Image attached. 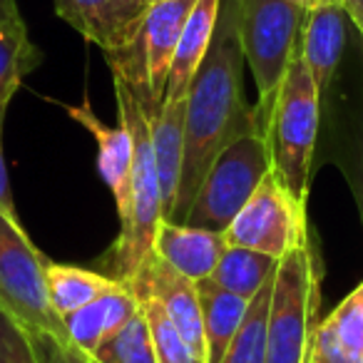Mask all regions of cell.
<instances>
[{
    "mask_svg": "<svg viewBox=\"0 0 363 363\" xmlns=\"http://www.w3.org/2000/svg\"><path fill=\"white\" fill-rule=\"evenodd\" d=\"M244 65L237 0H222L212 48L187 92L184 167L169 222H184L207 169L232 142L262 135L257 107L244 97Z\"/></svg>",
    "mask_w": 363,
    "mask_h": 363,
    "instance_id": "6da1fadb",
    "label": "cell"
},
{
    "mask_svg": "<svg viewBox=\"0 0 363 363\" xmlns=\"http://www.w3.org/2000/svg\"><path fill=\"white\" fill-rule=\"evenodd\" d=\"M112 87L117 100V117L132 137V172H130V202L120 217V237L115 242L112 277L130 284L155 257V239L160 224L167 219L164 194H162L157 157L152 147L150 115L152 110L142 102L135 87L122 75L112 72Z\"/></svg>",
    "mask_w": 363,
    "mask_h": 363,
    "instance_id": "7a4b0ae2",
    "label": "cell"
},
{
    "mask_svg": "<svg viewBox=\"0 0 363 363\" xmlns=\"http://www.w3.org/2000/svg\"><path fill=\"white\" fill-rule=\"evenodd\" d=\"M318 110L321 92L306 62L296 52L281 80L262 135L267 137L274 174L303 204L308 197V177L316 150Z\"/></svg>",
    "mask_w": 363,
    "mask_h": 363,
    "instance_id": "3957f363",
    "label": "cell"
},
{
    "mask_svg": "<svg viewBox=\"0 0 363 363\" xmlns=\"http://www.w3.org/2000/svg\"><path fill=\"white\" fill-rule=\"evenodd\" d=\"M306 13L286 0H237L239 43L244 62L257 82V115L262 132L284 75L298 52L296 40L301 38Z\"/></svg>",
    "mask_w": 363,
    "mask_h": 363,
    "instance_id": "277c9868",
    "label": "cell"
},
{
    "mask_svg": "<svg viewBox=\"0 0 363 363\" xmlns=\"http://www.w3.org/2000/svg\"><path fill=\"white\" fill-rule=\"evenodd\" d=\"M45 264L21 219L0 212V306L35 338L70 343L65 323L48 298Z\"/></svg>",
    "mask_w": 363,
    "mask_h": 363,
    "instance_id": "5b68a950",
    "label": "cell"
},
{
    "mask_svg": "<svg viewBox=\"0 0 363 363\" xmlns=\"http://www.w3.org/2000/svg\"><path fill=\"white\" fill-rule=\"evenodd\" d=\"M318 272L311 242L279 262L269 306L267 363H306L316 333Z\"/></svg>",
    "mask_w": 363,
    "mask_h": 363,
    "instance_id": "8992f818",
    "label": "cell"
},
{
    "mask_svg": "<svg viewBox=\"0 0 363 363\" xmlns=\"http://www.w3.org/2000/svg\"><path fill=\"white\" fill-rule=\"evenodd\" d=\"M272 172V155L264 135H247L232 142L204 174L192 207L182 224L227 232L264 177Z\"/></svg>",
    "mask_w": 363,
    "mask_h": 363,
    "instance_id": "52a82bcc",
    "label": "cell"
},
{
    "mask_svg": "<svg viewBox=\"0 0 363 363\" xmlns=\"http://www.w3.org/2000/svg\"><path fill=\"white\" fill-rule=\"evenodd\" d=\"M224 237L229 247L252 249L281 262L289 252L308 242L306 204L298 202L272 169L227 227Z\"/></svg>",
    "mask_w": 363,
    "mask_h": 363,
    "instance_id": "ba28073f",
    "label": "cell"
},
{
    "mask_svg": "<svg viewBox=\"0 0 363 363\" xmlns=\"http://www.w3.org/2000/svg\"><path fill=\"white\" fill-rule=\"evenodd\" d=\"M147 0H55V13L102 52L125 50L135 43Z\"/></svg>",
    "mask_w": 363,
    "mask_h": 363,
    "instance_id": "9c48e42d",
    "label": "cell"
},
{
    "mask_svg": "<svg viewBox=\"0 0 363 363\" xmlns=\"http://www.w3.org/2000/svg\"><path fill=\"white\" fill-rule=\"evenodd\" d=\"M127 286L145 289L147 294L157 298L169 321L182 331V336L192 343V348L202 358H207V338H204V318H202V301H199L197 281L182 277L179 272L162 262L160 257H152L142 267V272L132 279Z\"/></svg>",
    "mask_w": 363,
    "mask_h": 363,
    "instance_id": "30bf717a",
    "label": "cell"
},
{
    "mask_svg": "<svg viewBox=\"0 0 363 363\" xmlns=\"http://www.w3.org/2000/svg\"><path fill=\"white\" fill-rule=\"evenodd\" d=\"M67 112L70 120H75L80 127H85L97 145V169H100L102 182L112 192L117 204V214L127 212L130 202V172H132V137L122 122L107 125L95 115L90 100L82 102H55Z\"/></svg>",
    "mask_w": 363,
    "mask_h": 363,
    "instance_id": "8fae6325",
    "label": "cell"
},
{
    "mask_svg": "<svg viewBox=\"0 0 363 363\" xmlns=\"http://www.w3.org/2000/svg\"><path fill=\"white\" fill-rule=\"evenodd\" d=\"M227 247L224 232H209V229L164 219L157 229L155 257L167 262L182 277L199 284L212 277Z\"/></svg>",
    "mask_w": 363,
    "mask_h": 363,
    "instance_id": "7c38bea8",
    "label": "cell"
},
{
    "mask_svg": "<svg viewBox=\"0 0 363 363\" xmlns=\"http://www.w3.org/2000/svg\"><path fill=\"white\" fill-rule=\"evenodd\" d=\"M343 43H346V11L341 6H316L306 13L298 55L306 62L321 95L333 80Z\"/></svg>",
    "mask_w": 363,
    "mask_h": 363,
    "instance_id": "4fadbf2b",
    "label": "cell"
},
{
    "mask_svg": "<svg viewBox=\"0 0 363 363\" xmlns=\"http://www.w3.org/2000/svg\"><path fill=\"white\" fill-rule=\"evenodd\" d=\"M137 311H140L137 294L127 284H120L117 289L102 294L100 298L65 316L62 323H65L67 338L72 346L82 353H92L112 333L120 331Z\"/></svg>",
    "mask_w": 363,
    "mask_h": 363,
    "instance_id": "5bb4252c",
    "label": "cell"
},
{
    "mask_svg": "<svg viewBox=\"0 0 363 363\" xmlns=\"http://www.w3.org/2000/svg\"><path fill=\"white\" fill-rule=\"evenodd\" d=\"M219 13H222V0H197L194 3L192 13L187 18V26L182 30L177 55L172 60L169 80H167L162 102H174L187 97L194 75H197L199 65L204 62L209 48H212Z\"/></svg>",
    "mask_w": 363,
    "mask_h": 363,
    "instance_id": "9a60e30c",
    "label": "cell"
},
{
    "mask_svg": "<svg viewBox=\"0 0 363 363\" xmlns=\"http://www.w3.org/2000/svg\"><path fill=\"white\" fill-rule=\"evenodd\" d=\"M184 120H187V97L174 102H162L150 115L152 147L157 157L162 194H164L167 219H172L179 194L182 167H184Z\"/></svg>",
    "mask_w": 363,
    "mask_h": 363,
    "instance_id": "2e32d148",
    "label": "cell"
},
{
    "mask_svg": "<svg viewBox=\"0 0 363 363\" xmlns=\"http://www.w3.org/2000/svg\"><path fill=\"white\" fill-rule=\"evenodd\" d=\"M45 284H48V298H50L52 311L60 318H65L70 313H75L77 308L100 298L102 294L117 289L122 281H117L110 274H97L90 272V269L57 264L48 259Z\"/></svg>",
    "mask_w": 363,
    "mask_h": 363,
    "instance_id": "e0dca14e",
    "label": "cell"
},
{
    "mask_svg": "<svg viewBox=\"0 0 363 363\" xmlns=\"http://www.w3.org/2000/svg\"><path fill=\"white\" fill-rule=\"evenodd\" d=\"M199 301H202L204 318V338H207V356L209 363H222L234 333L239 331L247 313L249 301L242 296L217 286L212 279H204L197 284Z\"/></svg>",
    "mask_w": 363,
    "mask_h": 363,
    "instance_id": "ac0fdd59",
    "label": "cell"
},
{
    "mask_svg": "<svg viewBox=\"0 0 363 363\" xmlns=\"http://www.w3.org/2000/svg\"><path fill=\"white\" fill-rule=\"evenodd\" d=\"M43 55L30 43L23 16L0 23V107H8L23 80L40 65Z\"/></svg>",
    "mask_w": 363,
    "mask_h": 363,
    "instance_id": "d6986e66",
    "label": "cell"
},
{
    "mask_svg": "<svg viewBox=\"0 0 363 363\" xmlns=\"http://www.w3.org/2000/svg\"><path fill=\"white\" fill-rule=\"evenodd\" d=\"M277 269H279V259L252 252V249L227 247V252L222 254L217 269H214L209 279L217 286L242 296L244 301H252L277 277Z\"/></svg>",
    "mask_w": 363,
    "mask_h": 363,
    "instance_id": "ffe728a7",
    "label": "cell"
},
{
    "mask_svg": "<svg viewBox=\"0 0 363 363\" xmlns=\"http://www.w3.org/2000/svg\"><path fill=\"white\" fill-rule=\"evenodd\" d=\"M272 291H274V279L249 301L242 326L234 333L222 363H267Z\"/></svg>",
    "mask_w": 363,
    "mask_h": 363,
    "instance_id": "44dd1931",
    "label": "cell"
},
{
    "mask_svg": "<svg viewBox=\"0 0 363 363\" xmlns=\"http://www.w3.org/2000/svg\"><path fill=\"white\" fill-rule=\"evenodd\" d=\"M85 356H90L95 363H157L155 341L142 306L120 331Z\"/></svg>",
    "mask_w": 363,
    "mask_h": 363,
    "instance_id": "7402d4cb",
    "label": "cell"
},
{
    "mask_svg": "<svg viewBox=\"0 0 363 363\" xmlns=\"http://www.w3.org/2000/svg\"><path fill=\"white\" fill-rule=\"evenodd\" d=\"M132 291L140 298V306L147 316V323H150L152 341H155V351H157V363H207V358L199 356L192 348V343L182 336L179 328L169 321L164 308L157 303V298L152 294H147L145 289H132Z\"/></svg>",
    "mask_w": 363,
    "mask_h": 363,
    "instance_id": "603a6c76",
    "label": "cell"
},
{
    "mask_svg": "<svg viewBox=\"0 0 363 363\" xmlns=\"http://www.w3.org/2000/svg\"><path fill=\"white\" fill-rule=\"evenodd\" d=\"M0 363H45L38 341L26 326L0 306Z\"/></svg>",
    "mask_w": 363,
    "mask_h": 363,
    "instance_id": "cb8c5ba5",
    "label": "cell"
},
{
    "mask_svg": "<svg viewBox=\"0 0 363 363\" xmlns=\"http://www.w3.org/2000/svg\"><path fill=\"white\" fill-rule=\"evenodd\" d=\"M326 323L336 333L341 346H346L348 351L363 356V306L356 294L343 298L336 311L326 318Z\"/></svg>",
    "mask_w": 363,
    "mask_h": 363,
    "instance_id": "d4e9b609",
    "label": "cell"
},
{
    "mask_svg": "<svg viewBox=\"0 0 363 363\" xmlns=\"http://www.w3.org/2000/svg\"><path fill=\"white\" fill-rule=\"evenodd\" d=\"M306 363H363V356L341 346V341L331 331V326L326 321H321L316 326V333H313Z\"/></svg>",
    "mask_w": 363,
    "mask_h": 363,
    "instance_id": "484cf974",
    "label": "cell"
},
{
    "mask_svg": "<svg viewBox=\"0 0 363 363\" xmlns=\"http://www.w3.org/2000/svg\"><path fill=\"white\" fill-rule=\"evenodd\" d=\"M38 351L45 363H95L90 356L77 351L72 343H57L52 338H35Z\"/></svg>",
    "mask_w": 363,
    "mask_h": 363,
    "instance_id": "4316f807",
    "label": "cell"
},
{
    "mask_svg": "<svg viewBox=\"0 0 363 363\" xmlns=\"http://www.w3.org/2000/svg\"><path fill=\"white\" fill-rule=\"evenodd\" d=\"M6 112L8 107H0V212L11 219H21L18 217L16 202H13V192H11V177H8V167H6V152H3V127H6Z\"/></svg>",
    "mask_w": 363,
    "mask_h": 363,
    "instance_id": "83f0119b",
    "label": "cell"
},
{
    "mask_svg": "<svg viewBox=\"0 0 363 363\" xmlns=\"http://www.w3.org/2000/svg\"><path fill=\"white\" fill-rule=\"evenodd\" d=\"M341 8L346 11V16L356 23V28L363 35V0H341Z\"/></svg>",
    "mask_w": 363,
    "mask_h": 363,
    "instance_id": "f1b7e54d",
    "label": "cell"
},
{
    "mask_svg": "<svg viewBox=\"0 0 363 363\" xmlns=\"http://www.w3.org/2000/svg\"><path fill=\"white\" fill-rule=\"evenodd\" d=\"M21 16L18 11V0H0V23H6L8 18Z\"/></svg>",
    "mask_w": 363,
    "mask_h": 363,
    "instance_id": "f546056e",
    "label": "cell"
},
{
    "mask_svg": "<svg viewBox=\"0 0 363 363\" xmlns=\"http://www.w3.org/2000/svg\"><path fill=\"white\" fill-rule=\"evenodd\" d=\"M286 3H294V6L303 8V11H311V8H316V6H318L316 0H286Z\"/></svg>",
    "mask_w": 363,
    "mask_h": 363,
    "instance_id": "4dcf8cb0",
    "label": "cell"
},
{
    "mask_svg": "<svg viewBox=\"0 0 363 363\" xmlns=\"http://www.w3.org/2000/svg\"><path fill=\"white\" fill-rule=\"evenodd\" d=\"M318 6H341V0H316Z\"/></svg>",
    "mask_w": 363,
    "mask_h": 363,
    "instance_id": "1f68e13d",
    "label": "cell"
},
{
    "mask_svg": "<svg viewBox=\"0 0 363 363\" xmlns=\"http://www.w3.org/2000/svg\"><path fill=\"white\" fill-rule=\"evenodd\" d=\"M353 294H356V296H358V301H361V306H363V284H361V286H358Z\"/></svg>",
    "mask_w": 363,
    "mask_h": 363,
    "instance_id": "d6a6232c",
    "label": "cell"
},
{
    "mask_svg": "<svg viewBox=\"0 0 363 363\" xmlns=\"http://www.w3.org/2000/svg\"><path fill=\"white\" fill-rule=\"evenodd\" d=\"M147 3H150V6H155V3H162V0H147Z\"/></svg>",
    "mask_w": 363,
    "mask_h": 363,
    "instance_id": "836d02e7",
    "label": "cell"
}]
</instances>
